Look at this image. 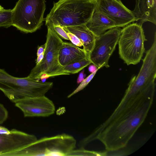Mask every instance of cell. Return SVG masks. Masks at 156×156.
<instances>
[{
  "instance_id": "6da1fadb",
  "label": "cell",
  "mask_w": 156,
  "mask_h": 156,
  "mask_svg": "<svg viewBox=\"0 0 156 156\" xmlns=\"http://www.w3.org/2000/svg\"><path fill=\"white\" fill-rule=\"evenodd\" d=\"M154 92H142L134 97L113 119L101 124L82 140L86 145L95 140H100L108 151L125 147L144 121L152 104Z\"/></svg>"
},
{
  "instance_id": "7a4b0ae2",
  "label": "cell",
  "mask_w": 156,
  "mask_h": 156,
  "mask_svg": "<svg viewBox=\"0 0 156 156\" xmlns=\"http://www.w3.org/2000/svg\"><path fill=\"white\" fill-rule=\"evenodd\" d=\"M45 18L47 26L62 27L86 24L91 19L96 6V0H59Z\"/></svg>"
},
{
  "instance_id": "3957f363",
  "label": "cell",
  "mask_w": 156,
  "mask_h": 156,
  "mask_svg": "<svg viewBox=\"0 0 156 156\" xmlns=\"http://www.w3.org/2000/svg\"><path fill=\"white\" fill-rule=\"evenodd\" d=\"M156 77V33L150 48L146 52L143 63L137 75L131 77L128 87L119 104L114 110L118 114L121 112L129 101L140 92L155 90Z\"/></svg>"
},
{
  "instance_id": "277c9868",
  "label": "cell",
  "mask_w": 156,
  "mask_h": 156,
  "mask_svg": "<svg viewBox=\"0 0 156 156\" xmlns=\"http://www.w3.org/2000/svg\"><path fill=\"white\" fill-rule=\"evenodd\" d=\"M53 86L52 82H41L28 76L14 77L0 68V90L12 102L27 98L45 95Z\"/></svg>"
},
{
  "instance_id": "5b68a950",
  "label": "cell",
  "mask_w": 156,
  "mask_h": 156,
  "mask_svg": "<svg viewBox=\"0 0 156 156\" xmlns=\"http://www.w3.org/2000/svg\"><path fill=\"white\" fill-rule=\"evenodd\" d=\"M76 140L65 133L45 137L3 156H66L76 147Z\"/></svg>"
},
{
  "instance_id": "8992f818",
  "label": "cell",
  "mask_w": 156,
  "mask_h": 156,
  "mask_svg": "<svg viewBox=\"0 0 156 156\" xmlns=\"http://www.w3.org/2000/svg\"><path fill=\"white\" fill-rule=\"evenodd\" d=\"M45 0H19L12 9V26L26 33L41 28L45 20Z\"/></svg>"
},
{
  "instance_id": "52a82bcc",
  "label": "cell",
  "mask_w": 156,
  "mask_h": 156,
  "mask_svg": "<svg viewBox=\"0 0 156 156\" xmlns=\"http://www.w3.org/2000/svg\"><path fill=\"white\" fill-rule=\"evenodd\" d=\"M142 25L133 23L122 29L118 43L119 54L128 66L140 62L145 51L144 43L147 40Z\"/></svg>"
},
{
  "instance_id": "ba28073f",
  "label": "cell",
  "mask_w": 156,
  "mask_h": 156,
  "mask_svg": "<svg viewBox=\"0 0 156 156\" xmlns=\"http://www.w3.org/2000/svg\"><path fill=\"white\" fill-rule=\"evenodd\" d=\"M46 47L42 60L36 64L28 76L39 80L41 75L46 73L49 77L59 75L62 67L59 63V51L63 42L51 27L48 26Z\"/></svg>"
},
{
  "instance_id": "9c48e42d",
  "label": "cell",
  "mask_w": 156,
  "mask_h": 156,
  "mask_svg": "<svg viewBox=\"0 0 156 156\" xmlns=\"http://www.w3.org/2000/svg\"><path fill=\"white\" fill-rule=\"evenodd\" d=\"M122 29L115 27L96 36L93 48L88 58L97 68L109 67V59L118 44Z\"/></svg>"
},
{
  "instance_id": "30bf717a",
  "label": "cell",
  "mask_w": 156,
  "mask_h": 156,
  "mask_svg": "<svg viewBox=\"0 0 156 156\" xmlns=\"http://www.w3.org/2000/svg\"><path fill=\"white\" fill-rule=\"evenodd\" d=\"M95 9L113 21L117 27H124L136 21L132 11L121 0H96Z\"/></svg>"
},
{
  "instance_id": "8fae6325",
  "label": "cell",
  "mask_w": 156,
  "mask_h": 156,
  "mask_svg": "<svg viewBox=\"0 0 156 156\" xmlns=\"http://www.w3.org/2000/svg\"><path fill=\"white\" fill-rule=\"evenodd\" d=\"M15 103L25 117H48L55 111L54 103L45 95L24 98Z\"/></svg>"
},
{
  "instance_id": "7c38bea8",
  "label": "cell",
  "mask_w": 156,
  "mask_h": 156,
  "mask_svg": "<svg viewBox=\"0 0 156 156\" xmlns=\"http://www.w3.org/2000/svg\"><path fill=\"white\" fill-rule=\"evenodd\" d=\"M37 139L34 135L15 129L9 134H0V156L22 148Z\"/></svg>"
},
{
  "instance_id": "4fadbf2b",
  "label": "cell",
  "mask_w": 156,
  "mask_h": 156,
  "mask_svg": "<svg viewBox=\"0 0 156 156\" xmlns=\"http://www.w3.org/2000/svg\"><path fill=\"white\" fill-rule=\"evenodd\" d=\"M132 12L138 23L142 25L149 22L156 24V0H136Z\"/></svg>"
},
{
  "instance_id": "5bb4252c",
  "label": "cell",
  "mask_w": 156,
  "mask_h": 156,
  "mask_svg": "<svg viewBox=\"0 0 156 156\" xmlns=\"http://www.w3.org/2000/svg\"><path fill=\"white\" fill-rule=\"evenodd\" d=\"M88 58V55L83 49L72 43L63 42L59 51L58 61L62 66L79 61Z\"/></svg>"
},
{
  "instance_id": "9a60e30c",
  "label": "cell",
  "mask_w": 156,
  "mask_h": 156,
  "mask_svg": "<svg viewBox=\"0 0 156 156\" xmlns=\"http://www.w3.org/2000/svg\"><path fill=\"white\" fill-rule=\"evenodd\" d=\"M86 25L96 36L104 33L107 30L117 27L113 21L95 9L91 19Z\"/></svg>"
},
{
  "instance_id": "2e32d148",
  "label": "cell",
  "mask_w": 156,
  "mask_h": 156,
  "mask_svg": "<svg viewBox=\"0 0 156 156\" xmlns=\"http://www.w3.org/2000/svg\"><path fill=\"white\" fill-rule=\"evenodd\" d=\"M64 29L75 35L83 44V49L89 55L94 44L96 36L86 24L63 27Z\"/></svg>"
},
{
  "instance_id": "e0dca14e",
  "label": "cell",
  "mask_w": 156,
  "mask_h": 156,
  "mask_svg": "<svg viewBox=\"0 0 156 156\" xmlns=\"http://www.w3.org/2000/svg\"><path fill=\"white\" fill-rule=\"evenodd\" d=\"M91 63V62L88 58L81 61L62 66L59 75L78 73Z\"/></svg>"
},
{
  "instance_id": "ac0fdd59",
  "label": "cell",
  "mask_w": 156,
  "mask_h": 156,
  "mask_svg": "<svg viewBox=\"0 0 156 156\" xmlns=\"http://www.w3.org/2000/svg\"><path fill=\"white\" fill-rule=\"evenodd\" d=\"M11 26H12V9H0V27L7 28Z\"/></svg>"
},
{
  "instance_id": "d6986e66",
  "label": "cell",
  "mask_w": 156,
  "mask_h": 156,
  "mask_svg": "<svg viewBox=\"0 0 156 156\" xmlns=\"http://www.w3.org/2000/svg\"><path fill=\"white\" fill-rule=\"evenodd\" d=\"M106 152H100L86 150L83 148L73 150L69 153L67 156H94L106 155Z\"/></svg>"
},
{
  "instance_id": "ffe728a7",
  "label": "cell",
  "mask_w": 156,
  "mask_h": 156,
  "mask_svg": "<svg viewBox=\"0 0 156 156\" xmlns=\"http://www.w3.org/2000/svg\"><path fill=\"white\" fill-rule=\"evenodd\" d=\"M98 69H99L97 70L94 72L91 73L85 79H84L80 83L78 87L73 92L68 95L67 96V98H70L76 94L83 90L85 88L92 79Z\"/></svg>"
},
{
  "instance_id": "44dd1931",
  "label": "cell",
  "mask_w": 156,
  "mask_h": 156,
  "mask_svg": "<svg viewBox=\"0 0 156 156\" xmlns=\"http://www.w3.org/2000/svg\"><path fill=\"white\" fill-rule=\"evenodd\" d=\"M48 26L52 28L60 37L64 39L69 40L67 32L62 27L59 25H52Z\"/></svg>"
},
{
  "instance_id": "7402d4cb",
  "label": "cell",
  "mask_w": 156,
  "mask_h": 156,
  "mask_svg": "<svg viewBox=\"0 0 156 156\" xmlns=\"http://www.w3.org/2000/svg\"><path fill=\"white\" fill-rule=\"evenodd\" d=\"M8 113L4 105L0 103V124L3 123L7 119Z\"/></svg>"
},
{
  "instance_id": "603a6c76",
  "label": "cell",
  "mask_w": 156,
  "mask_h": 156,
  "mask_svg": "<svg viewBox=\"0 0 156 156\" xmlns=\"http://www.w3.org/2000/svg\"><path fill=\"white\" fill-rule=\"evenodd\" d=\"M67 35L72 44L77 47H81L83 44L80 39L74 34L69 32H66Z\"/></svg>"
},
{
  "instance_id": "cb8c5ba5",
  "label": "cell",
  "mask_w": 156,
  "mask_h": 156,
  "mask_svg": "<svg viewBox=\"0 0 156 156\" xmlns=\"http://www.w3.org/2000/svg\"><path fill=\"white\" fill-rule=\"evenodd\" d=\"M84 70H83L80 73L77 80V83L79 84L81 83L84 79L86 75L84 74Z\"/></svg>"
},
{
  "instance_id": "d4e9b609",
  "label": "cell",
  "mask_w": 156,
  "mask_h": 156,
  "mask_svg": "<svg viewBox=\"0 0 156 156\" xmlns=\"http://www.w3.org/2000/svg\"><path fill=\"white\" fill-rule=\"evenodd\" d=\"M45 47V43L44 44L38 47L37 53V56L44 52Z\"/></svg>"
},
{
  "instance_id": "484cf974",
  "label": "cell",
  "mask_w": 156,
  "mask_h": 156,
  "mask_svg": "<svg viewBox=\"0 0 156 156\" xmlns=\"http://www.w3.org/2000/svg\"><path fill=\"white\" fill-rule=\"evenodd\" d=\"M11 132V130L7 128L0 126V134H9Z\"/></svg>"
},
{
  "instance_id": "4316f807",
  "label": "cell",
  "mask_w": 156,
  "mask_h": 156,
  "mask_svg": "<svg viewBox=\"0 0 156 156\" xmlns=\"http://www.w3.org/2000/svg\"><path fill=\"white\" fill-rule=\"evenodd\" d=\"M101 67L97 68V67L94 64L90 65L88 68L89 71L91 73H92L97 70L101 68Z\"/></svg>"
},
{
  "instance_id": "83f0119b",
  "label": "cell",
  "mask_w": 156,
  "mask_h": 156,
  "mask_svg": "<svg viewBox=\"0 0 156 156\" xmlns=\"http://www.w3.org/2000/svg\"><path fill=\"white\" fill-rule=\"evenodd\" d=\"M44 53L41 54L37 56L36 60V65L39 63L44 58Z\"/></svg>"
},
{
  "instance_id": "f1b7e54d",
  "label": "cell",
  "mask_w": 156,
  "mask_h": 156,
  "mask_svg": "<svg viewBox=\"0 0 156 156\" xmlns=\"http://www.w3.org/2000/svg\"><path fill=\"white\" fill-rule=\"evenodd\" d=\"M2 8H3L0 5V9H2Z\"/></svg>"
}]
</instances>
